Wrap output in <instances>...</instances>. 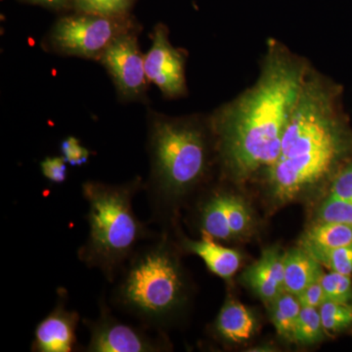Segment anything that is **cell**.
I'll return each instance as SVG.
<instances>
[{"mask_svg": "<svg viewBox=\"0 0 352 352\" xmlns=\"http://www.w3.org/2000/svg\"><path fill=\"white\" fill-rule=\"evenodd\" d=\"M307 73L288 51L270 46L256 85L220 113L221 151L236 179H249L276 161Z\"/></svg>", "mask_w": 352, "mask_h": 352, "instance_id": "obj_1", "label": "cell"}, {"mask_svg": "<svg viewBox=\"0 0 352 352\" xmlns=\"http://www.w3.org/2000/svg\"><path fill=\"white\" fill-rule=\"evenodd\" d=\"M352 160V129L340 87L308 72L282 139L279 156L266 170L273 196L293 200L332 178Z\"/></svg>", "mask_w": 352, "mask_h": 352, "instance_id": "obj_2", "label": "cell"}, {"mask_svg": "<svg viewBox=\"0 0 352 352\" xmlns=\"http://www.w3.org/2000/svg\"><path fill=\"white\" fill-rule=\"evenodd\" d=\"M141 188L139 177L120 185L94 180L82 184L89 230L78 258L88 268L100 271L110 283L141 245L157 237L134 212V197Z\"/></svg>", "mask_w": 352, "mask_h": 352, "instance_id": "obj_3", "label": "cell"}, {"mask_svg": "<svg viewBox=\"0 0 352 352\" xmlns=\"http://www.w3.org/2000/svg\"><path fill=\"white\" fill-rule=\"evenodd\" d=\"M119 276L111 302L150 330L163 329L186 302L184 272L164 236L141 245Z\"/></svg>", "mask_w": 352, "mask_h": 352, "instance_id": "obj_4", "label": "cell"}, {"mask_svg": "<svg viewBox=\"0 0 352 352\" xmlns=\"http://www.w3.org/2000/svg\"><path fill=\"white\" fill-rule=\"evenodd\" d=\"M151 175L146 189L153 219L195 187L208 168L205 135L183 120H155L150 136Z\"/></svg>", "mask_w": 352, "mask_h": 352, "instance_id": "obj_5", "label": "cell"}, {"mask_svg": "<svg viewBox=\"0 0 352 352\" xmlns=\"http://www.w3.org/2000/svg\"><path fill=\"white\" fill-rule=\"evenodd\" d=\"M126 32V25L113 17L85 14L60 20L52 32V41L67 54L101 57L113 41Z\"/></svg>", "mask_w": 352, "mask_h": 352, "instance_id": "obj_6", "label": "cell"}, {"mask_svg": "<svg viewBox=\"0 0 352 352\" xmlns=\"http://www.w3.org/2000/svg\"><path fill=\"white\" fill-rule=\"evenodd\" d=\"M89 331L87 352H157L166 349L161 335L148 332L150 329L129 325L113 316L103 298L99 300V315L95 320L83 319Z\"/></svg>", "mask_w": 352, "mask_h": 352, "instance_id": "obj_7", "label": "cell"}, {"mask_svg": "<svg viewBox=\"0 0 352 352\" xmlns=\"http://www.w3.org/2000/svg\"><path fill=\"white\" fill-rule=\"evenodd\" d=\"M101 60L122 94L136 96L144 90L147 82L145 57L133 34L126 32L113 41L101 55Z\"/></svg>", "mask_w": 352, "mask_h": 352, "instance_id": "obj_8", "label": "cell"}, {"mask_svg": "<svg viewBox=\"0 0 352 352\" xmlns=\"http://www.w3.org/2000/svg\"><path fill=\"white\" fill-rule=\"evenodd\" d=\"M56 305L39 322L34 330L32 352H72L78 351L76 329L80 316L67 307V292L59 289Z\"/></svg>", "mask_w": 352, "mask_h": 352, "instance_id": "obj_9", "label": "cell"}, {"mask_svg": "<svg viewBox=\"0 0 352 352\" xmlns=\"http://www.w3.org/2000/svg\"><path fill=\"white\" fill-rule=\"evenodd\" d=\"M153 43L145 56L147 80L168 96H178L185 90L184 58L168 41L163 28H157Z\"/></svg>", "mask_w": 352, "mask_h": 352, "instance_id": "obj_10", "label": "cell"}, {"mask_svg": "<svg viewBox=\"0 0 352 352\" xmlns=\"http://www.w3.org/2000/svg\"><path fill=\"white\" fill-rule=\"evenodd\" d=\"M284 256L285 254L278 248L265 250L261 258L243 275L248 286L264 302L270 303L285 291Z\"/></svg>", "mask_w": 352, "mask_h": 352, "instance_id": "obj_11", "label": "cell"}, {"mask_svg": "<svg viewBox=\"0 0 352 352\" xmlns=\"http://www.w3.org/2000/svg\"><path fill=\"white\" fill-rule=\"evenodd\" d=\"M182 247L198 256L210 272L223 279L234 276L239 270V252L217 244L215 240L206 236H201V239L198 241L183 239Z\"/></svg>", "mask_w": 352, "mask_h": 352, "instance_id": "obj_12", "label": "cell"}, {"mask_svg": "<svg viewBox=\"0 0 352 352\" xmlns=\"http://www.w3.org/2000/svg\"><path fill=\"white\" fill-rule=\"evenodd\" d=\"M323 265L303 248L289 250L284 256V289L298 296L324 275Z\"/></svg>", "mask_w": 352, "mask_h": 352, "instance_id": "obj_13", "label": "cell"}, {"mask_svg": "<svg viewBox=\"0 0 352 352\" xmlns=\"http://www.w3.org/2000/svg\"><path fill=\"white\" fill-rule=\"evenodd\" d=\"M214 328L222 340L239 344L251 339L256 329V320L245 305L237 300H228L220 309Z\"/></svg>", "mask_w": 352, "mask_h": 352, "instance_id": "obj_14", "label": "cell"}, {"mask_svg": "<svg viewBox=\"0 0 352 352\" xmlns=\"http://www.w3.org/2000/svg\"><path fill=\"white\" fill-rule=\"evenodd\" d=\"M229 198L230 194L217 193L204 203L199 212L201 236L210 239H233L229 226Z\"/></svg>", "mask_w": 352, "mask_h": 352, "instance_id": "obj_15", "label": "cell"}, {"mask_svg": "<svg viewBox=\"0 0 352 352\" xmlns=\"http://www.w3.org/2000/svg\"><path fill=\"white\" fill-rule=\"evenodd\" d=\"M352 243V223L318 221L302 236L300 247H342Z\"/></svg>", "mask_w": 352, "mask_h": 352, "instance_id": "obj_16", "label": "cell"}, {"mask_svg": "<svg viewBox=\"0 0 352 352\" xmlns=\"http://www.w3.org/2000/svg\"><path fill=\"white\" fill-rule=\"evenodd\" d=\"M270 316L278 335L292 340L302 305L296 296L284 291L270 303Z\"/></svg>", "mask_w": 352, "mask_h": 352, "instance_id": "obj_17", "label": "cell"}, {"mask_svg": "<svg viewBox=\"0 0 352 352\" xmlns=\"http://www.w3.org/2000/svg\"><path fill=\"white\" fill-rule=\"evenodd\" d=\"M314 256L322 265L333 272L352 275V243L342 247L326 248L302 247Z\"/></svg>", "mask_w": 352, "mask_h": 352, "instance_id": "obj_18", "label": "cell"}, {"mask_svg": "<svg viewBox=\"0 0 352 352\" xmlns=\"http://www.w3.org/2000/svg\"><path fill=\"white\" fill-rule=\"evenodd\" d=\"M324 331L318 308L302 307L292 340L303 344H314L323 338Z\"/></svg>", "mask_w": 352, "mask_h": 352, "instance_id": "obj_19", "label": "cell"}, {"mask_svg": "<svg viewBox=\"0 0 352 352\" xmlns=\"http://www.w3.org/2000/svg\"><path fill=\"white\" fill-rule=\"evenodd\" d=\"M324 330L338 333L352 326V303L325 300L318 308Z\"/></svg>", "mask_w": 352, "mask_h": 352, "instance_id": "obj_20", "label": "cell"}, {"mask_svg": "<svg viewBox=\"0 0 352 352\" xmlns=\"http://www.w3.org/2000/svg\"><path fill=\"white\" fill-rule=\"evenodd\" d=\"M320 282L325 293L326 300L352 303L351 276L331 271L329 273H324Z\"/></svg>", "mask_w": 352, "mask_h": 352, "instance_id": "obj_21", "label": "cell"}, {"mask_svg": "<svg viewBox=\"0 0 352 352\" xmlns=\"http://www.w3.org/2000/svg\"><path fill=\"white\" fill-rule=\"evenodd\" d=\"M252 217L247 204L240 197L231 195L229 198V226L232 238L244 235L250 230Z\"/></svg>", "mask_w": 352, "mask_h": 352, "instance_id": "obj_22", "label": "cell"}, {"mask_svg": "<svg viewBox=\"0 0 352 352\" xmlns=\"http://www.w3.org/2000/svg\"><path fill=\"white\" fill-rule=\"evenodd\" d=\"M317 219L323 222L352 223V205L329 194L319 208Z\"/></svg>", "mask_w": 352, "mask_h": 352, "instance_id": "obj_23", "label": "cell"}, {"mask_svg": "<svg viewBox=\"0 0 352 352\" xmlns=\"http://www.w3.org/2000/svg\"><path fill=\"white\" fill-rule=\"evenodd\" d=\"M131 0H74L76 6L85 14L116 17L124 12Z\"/></svg>", "mask_w": 352, "mask_h": 352, "instance_id": "obj_24", "label": "cell"}, {"mask_svg": "<svg viewBox=\"0 0 352 352\" xmlns=\"http://www.w3.org/2000/svg\"><path fill=\"white\" fill-rule=\"evenodd\" d=\"M329 194L352 205V160L333 176Z\"/></svg>", "mask_w": 352, "mask_h": 352, "instance_id": "obj_25", "label": "cell"}, {"mask_svg": "<svg viewBox=\"0 0 352 352\" xmlns=\"http://www.w3.org/2000/svg\"><path fill=\"white\" fill-rule=\"evenodd\" d=\"M64 157H47L41 163L44 177L53 184H63L68 177V168Z\"/></svg>", "mask_w": 352, "mask_h": 352, "instance_id": "obj_26", "label": "cell"}, {"mask_svg": "<svg viewBox=\"0 0 352 352\" xmlns=\"http://www.w3.org/2000/svg\"><path fill=\"white\" fill-rule=\"evenodd\" d=\"M61 152L65 161L73 166H83L90 157L89 150L83 147L80 140L74 136H69L62 142Z\"/></svg>", "mask_w": 352, "mask_h": 352, "instance_id": "obj_27", "label": "cell"}, {"mask_svg": "<svg viewBox=\"0 0 352 352\" xmlns=\"http://www.w3.org/2000/svg\"><path fill=\"white\" fill-rule=\"evenodd\" d=\"M296 298H298L302 307H305L319 308L322 303L326 300L325 293H324L320 281L315 282V283L308 286L307 288L302 289L296 296Z\"/></svg>", "mask_w": 352, "mask_h": 352, "instance_id": "obj_28", "label": "cell"}, {"mask_svg": "<svg viewBox=\"0 0 352 352\" xmlns=\"http://www.w3.org/2000/svg\"><path fill=\"white\" fill-rule=\"evenodd\" d=\"M39 3L47 4V6H60L64 0H32Z\"/></svg>", "mask_w": 352, "mask_h": 352, "instance_id": "obj_29", "label": "cell"}]
</instances>
